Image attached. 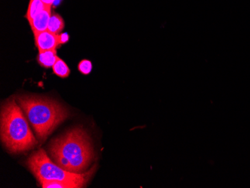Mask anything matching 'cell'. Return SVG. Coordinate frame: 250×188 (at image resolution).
Segmentation results:
<instances>
[{
    "mask_svg": "<svg viewBox=\"0 0 250 188\" xmlns=\"http://www.w3.org/2000/svg\"><path fill=\"white\" fill-rule=\"evenodd\" d=\"M53 73L61 78H66L70 75V71L68 66L65 62L62 59L59 58L53 67Z\"/></svg>",
    "mask_w": 250,
    "mask_h": 188,
    "instance_id": "30bf717a",
    "label": "cell"
},
{
    "mask_svg": "<svg viewBox=\"0 0 250 188\" xmlns=\"http://www.w3.org/2000/svg\"><path fill=\"white\" fill-rule=\"evenodd\" d=\"M58 59L56 50H47V51L39 52L37 61L43 68H53Z\"/></svg>",
    "mask_w": 250,
    "mask_h": 188,
    "instance_id": "52a82bcc",
    "label": "cell"
},
{
    "mask_svg": "<svg viewBox=\"0 0 250 188\" xmlns=\"http://www.w3.org/2000/svg\"><path fill=\"white\" fill-rule=\"evenodd\" d=\"M64 28V21L62 17L56 12H52L50 21H49L47 31L53 34L60 35Z\"/></svg>",
    "mask_w": 250,
    "mask_h": 188,
    "instance_id": "ba28073f",
    "label": "cell"
},
{
    "mask_svg": "<svg viewBox=\"0 0 250 188\" xmlns=\"http://www.w3.org/2000/svg\"><path fill=\"white\" fill-rule=\"evenodd\" d=\"M50 153L56 164L76 173L83 172L95 155L89 137L81 127L70 130L53 140L50 144Z\"/></svg>",
    "mask_w": 250,
    "mask_h": 188,
    "instance_id": "6da1fadb",
    "label": "cell"
},
{
    "mask_svg": "<svg viewBox=\"0 0 250 188\" xmlns=\"http://www.w3.org/2000/svg\"><path fill=\"white\" fill-rule=\"evenodd\" d=\"M42 1L45 5L50 7H52V5H53V4L55 2V0H42Z\"/></svg>",
    "mask_w": 250,
    "mask_h": 188,
    "instance_id": "5bb4252c",
    "label": "cell"
},
{
    "mask_svg": "<svg viewBox=\"0 0 250 188\" xmlns=\"http://www.w3.org/2000/svg\"><path fill=\"white\" fill-rule=\"evenodd\" d=\"M52 12V7L47 6L29 22L34 35L47 30Z\"/></svg>",
    "mask_w": 250,
    "mask_h": 188,
    "instance_id": "8992f818",
    "label": "cell"
},
{
    "mask_svg": "<svg viewBox=\"0 0 250 188\" xmlns=\"http://www.w3.org/2000/svg\"><path fill=\"white\" fill-rule=\"evenodd\" d=\"M59 40H60V44H63V43H65L66 42H68L69 40V36L67 34V33H60L59 35Z\"/></svg>",
    "mask_w": 250,
    "mask_h": 188,
    "instance_id": "4fadbf2b",
    "label": "cell"
},
{
    "mask_svg": "<svg viewBox=\"0 0 250 188\" xmlns=\"http://www.w3.org/2000/svg\"><path fill=\"white\" fill-rule=\"evenodd\" d=\"M43 188H83V185L80 184L69 183L64 182H43L42 184Z\"/></svg>",
    "mask_w": 250,
    "mask_h": 188,
    "instance_id": "8fae6325",
    "label": "cell"
},
{
    "mask_svg": "<svg viewBox=\"0 0 250 188\" xmlns=\"http://www.w3.org/2000/svg\"><path fill=\"white\" fill-rule=\"evenodd\" d=\"M46 7H47V5H45L42 0H29L27 12H26V16H25L27 21H29V23Z\"/></svg>",
    "mask_w": 250,
    "mask_h": 188,
    "instance_id": "9c48e42d",
    "label": "cell"
},
{
    "mask_svg": "<svg viewBox=\"0 0 250 188\" xmlns=\"http://www.w3.org/2000/svg\"><path fill=\"white\" fill-rule=\"evenodd\" d=\"M18 101L41 141L69 116L65 107L49 98L22 96Z\"/></svg>",
    "mask_w": 250,
    "mask_h": 188,
    "instance_id": "7a4b0ae2",
    "label": "cell"
},
{
    "mask_svg": "<svg viewBox=\"0 0 250 188\" xmlns=\"http://www.w3.org/2000/svg\"><path fill=\"white\" fill-rule=\"evenodd\" d=\"M35 36V43L39 52L56 50L60 45L59 35H55L46 30L39 32Z\"/></svg>",
    "mask_w": 250,
    "mask_h": 188,
    "instance_id": "5b68a950",
    "label": "cell"
},
{
    "mask_svg": "<svg viewBox=\"0 0 250 188\" xmlns=\"http://www.w3.org/2000/svg\"><path fill=\"white\" fill-rule=\"evenodd\" d=\"M28 167L41 184L43 182H64L80 184L85 186L88 181V173H76L69 172L55 164L47 156L43 149L33 153L27 160Z\"/></svg>",
    "mask_w": 250,
    "mask_h": 188,
    "instance_id": "277c9868",
    "label": "cell"
},
{
    "mask_svg": "<svg viewBox=\"0 0 250 188\" xmlns=\"http://www.w3.org/2000/svg\"><path fill=\"white\" fill-rule=\"evenodd\" d=\"M1 140L11 153L19 154L37 145L28 121L14 100L7 102L1 111Z\"/></svg>",
    "mask_w": 250,
    "mask_h": 188,
    "instance_id": "3957f363",
    "label": "cell"
},
{
    "mask_svg": "<svg viewBox=\"0 0 250 188\" xmlns=\"http://www.w3.org/2000/svg\"><path fill=\"white\" fill-rule=\"evenodd\" d=\"M92 69V64L90 60H83L78 64V70L84 75H88Z\"/></svg>",
    "mask_w": 250,
    "mask_h": 188,
    "instance_id": "7c38bea8",
    "label": "cell"
}]
</instances>
